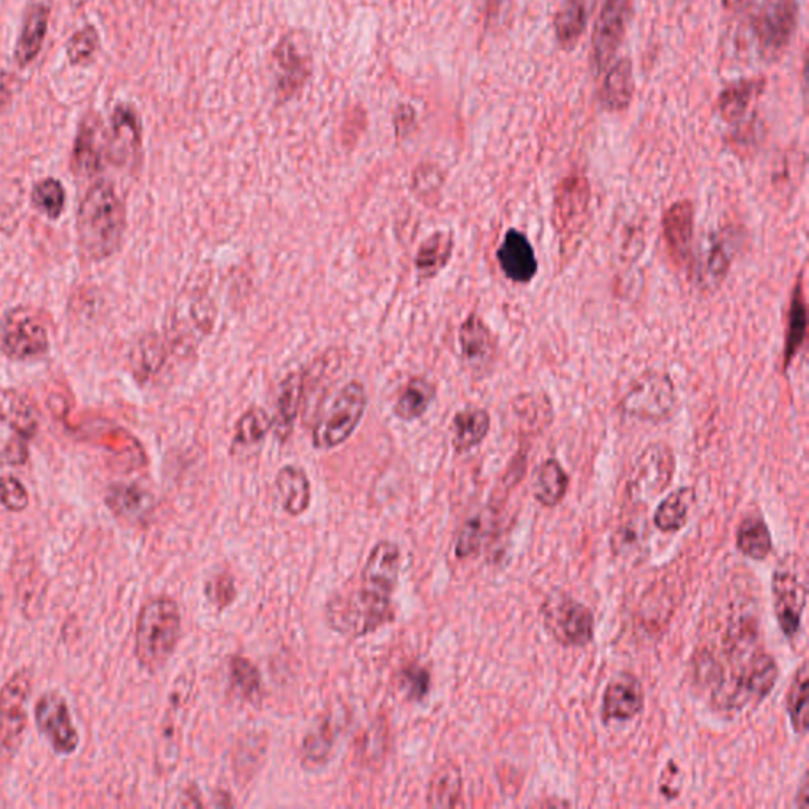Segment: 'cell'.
<instances>
[{"mask_svg":"<svg viewBox=\"0 0 809 809\" xmlns=\"http://www.w3.org/2000/svg\"><path fill=\"white\" fill-rule=\"evenodd\" d=\"M400 560L402 553L394 540H379L358 582H351L327 602V624L341 636L359 639L393 622Z\"/></svg>","mask_w":809,"mask_h":809,"instance_id":"1","label":"cell"},{"mask_svg":"<svg viewBox=\"0 0 809 809\" xmlns=\"http://www.w3.org/2000/svg\"><path fill=\"white\" fill-rule=\"evenodd\" d=\"M127 228V211L116 188L99 181L87 190L76 217V235L83 257L103 261L121 249Z\"/></svg>","mask_w":809,"mask_h":809,"instance_id":"2","label":"cell"},{"mask_svg":"<svg viewBox=\"0 0 809 809\" xmlns=\"http://www.w3.org/2000/svg\"><path fill=\"white\" fill-rule=\"evenodd\" d=\"M780 669L775 658L760 650L755 657L721 669L711 679V702L720 710L743 711L758 706L775 688Z\"/></svg>","mask_w":809,"mask_h":809,"instance_id":"3","label":"cell"},{"mask_svg":"<svg viewBox=\"0 0 809 809\" xmlns=\"http://www.w3.org/2000/svg\"><path fill=\"white\" fill-rule=\"evenodd\" d=\"M183 630L177 602L159 596L142 606L136 622L135 655L142 669L157 672L176 651Z\"/></svg>","mask_w":809,"mask_h":809,"instance_id":"4","label":"cell"},{"mask_svg":"<svg viewBox=\"0 0 809 809\" xmlns=\"http://www.w3.org/2000/svg\"><path fill=\"white\" fill-rule=\"evenodd\" d=\"M773 606L781 633L793 639L800 633L808 601L807 567L798 556L784 557L772 577Z\"/></svg>","mask_w":809,"mask_h":809,"instance_id":"5","label":"cell"},{"mask_svg":"<svg viewBox=\"0 0 809 809\" xmlns=\"http://www.w3.org/2000/svg\"><path fill=\"white\" fill-rule=\"evenodd\" d=\"M368 402V390L362 383L351 382L345 385L313 428V446L327 451L344 445L361 424Z\"/></svg>","mask_w":809,"mask_h":809,"instance_id":"6","label":"cell"},{"mask_svg":"<svg viewBox=\"0 0 809 809\" xmlns=\"http://www.w3.org/2000/svg\"><path fill=\"white\" fill-rule=\"evenodd\" d=\"M679 396L671 375L647 371L631 383L620 408L634 420L661 422L675 413Z\"/></svg>","mask_w":809,"mask_h":809,"instance_id":"7","label":"cell"},{"mask_svg":"<svg viewBox=\"0 0 809 809\" xmlns=\"http://www.w3.org/2000/svg\"><path fill=\"white\" fill-rule=\"evenodd\" d=\"M0 350L12 361L43 358L50 351V334L34 310L17 307L0 323Z\"/></svg>","mask_w":809,"mask_h":809,"instance_id":"8","label":"cell"},{"mask_svg":"<svg viewBox=\"0 0 809 809\" xmlns=\"http://www.w3.org/2000/svg\"><path fill=\"white\" fill-rule=\"evenodd\" d=\"M540 613L550 636L564 647H585L595 636L592 610L571 596L550 595Z\"/></svg>","mask_w":809,"mask_h":809,"instance_id":"9","label":"cell"},{"mask_svg":"<svg viewBox=\"0 0 809 809\" xmlns=\"http://www.w3.org/2000/svg\"><path fill=\"white\" fill-rule=\"evenodd\" d=\"M33 694V675L21 669L0 689V749L13 756L24 740L27 727V702Z\"/></svg>","mask_w":809,"mask_h":809,"instance_id":"10","label":"cell"},{"mask_svg":"<svg viewBox=\"0 0 809 809\" xmlns=\"http://www.w3.org/2000/svg\"><path fill=\"white\" fill-rule=\"evenodd\" d=\"M592 187L587 177L581 174L564 177L557 188L556 204H553V223L561 246L567 247L581 235L587 223L590 211Z\"/></svg>","mask_w":809,"mask_h":809,"instance_id":"11","label":"cell"},{"mask_svg":"<svg viewBox=\"0 0 809 809\" xmlns=\"http://www.w3.org/2000/svg\"><path fill=\"white\" fill-rule=\"evenodd\" d=\"M675 456L664 443H651L637 457L631 474L630 491L633 498L648 501L668 489L674 480Z\"/></svg>","mask_w":809,"mask_h":809,"instance_id":"12","label":"cell"},{"mask_svg":"<svg viewBox=\"0 0 809 809\" xmlns=\"http://www.w3.org/2000/svg\"><path fill=\"white\" fill-rule=\"evenodd\" d=\"M797 23V0H766L752 24L760 50L772 58L781 54L793 40Z\"/></svg>","mask_w":809,"mask_h":809,"instance_id":"13","label":"cell"},{"mask_svg":"<svg viewBox=\"0 0 809 809\" xmlns=\"http://www.w3.org/2000/svg\"><path fill=\"white\" fill-rule=\"evenodd\" d=\"M38 731L50 742L58 755H73L79 745L78 729L72 720L67 700L61 694L45 693L35 706Z\"/></svg>","mask_w":809,"mask_h":809,"instance_id":"14","label":"cell"},{"mask_svg":"<svg viewBox=\"0 0 809 809\" xmlns=\"http://www.w3.org/2000/svg\"><path fill=\"white\" fill-rule=\"evenodd\" d=\"M633 17V0H605L595 34H593V61L598 69L610 64Z\"/></svg>","mask_w":809,"mask_h":809,"instance_id":"15","label":"cell"},{"mask_svg":"<svg viewBox=\"0 0 809 809\" xmlns=\"http://www.w3.org/2000/svg\"><path fill=\"white\" fill-rule=\"evenodd\" d=\"M501 271L514 284H530L538 272V260L528 237L519 229L506 232L497 250Z\"/></svg>","mask_w":809,"mask_h":809,"instance_id":"16","label":"cell"},{"mask_svg":"<svg viewBox=\"0 0 809 809\" xmlns=\"http://www.w3.org/2000/svg\"><path fill=\"white\" fill-rule=\"evenodd\" d=\"M662 233L669 257L676 266H685L692 254L694 239V204L689 200L675 201L662 217Z\"/></svg>","mask_w":809,"mask_h":809,"instance_id":"17","label":"cell"},{"mask_svg":"<svg viewBox=\"0 0 809 809\" xmlns=\"http://www.w3.org/2000/svg\"><path fill=\"white\" fill-rule=\"evenodd\" d=\"M141 148V125L134 110L117 107L111 116V130L107 138V157L111 163L125 166L134 162Z\"/></svg>","mask_w":809,"mask_h":809,"instance_id":"18","label":"cell"},{"mask_svg":"<svg viewBox=\"0 0 809 809\" xmlns=\"http://www.w3.org/2000/svg\"><path fill=\"white\" fill-rule=\"evenodd\" d=\"M644 702L645 694L639 679L623 672L607 685L605 697H602V720H633L640 713Z\"/></svg>","mask_w":809,"mask_h":809,"instance_id":"19","label":"cell"},{"mask_svg":"<svg viewBox=\"0 0 809 809\" xmlns=\"http://www.w3.org/2000/svg\"><path fill=\"white\" fill-rule=\"evenodd\" d=\"M103 122L96 113H87L79 124L73 145L72 165L73 174L79 177H92L101 169V136H103Z\"/></svg>","mask_w":809,"mask_h":809,"instance_id":"20","label":"cell"},{"mask_svg":"<svg viewBox=\"0 0 809 809\" xmlns=\"http://www.w3.org/2000/svg\"><path fill=\"white\" fill-rule=\"evenodd\" d=\"M460 350L463 359L474 371H486L497 356V341L486 321L472 313L459 331Z\"/></svg>","mask_w":809,"mask_h":809,"instance_id":"21","label":"cell"},{"mask_svg":"<svg viewBox=\"0 0 809 809\" xmlns=\"http://www.w3.org/2000/svg\"><path fill=\"white\" fill-rule=\"evenodd\" d=\"M50 15V5L47 2L35 0L27 7L15 47V59L20 67L24 69L33 64L40 54L45 38H47Z\"/></svg>","mask_w":809,"mask_h":809,"instance_id":"22","label":"cell"},{"mask_svg":"<svg viewBox=\"0 0 809 809\" xmlns=\"http://www.w3.org/2000/svg\"><path fill=\"white\" fill-rule=\"evenodd\" d=\"M0 421L5 422L17 437L26 441L37 435V411L30 400L17 390L0 389Z\"/></svg>","mask_w":809,"mask_h":809,"instance_id":"23","label":"cell"},{"mask_svg":"<svg viewBox=\"0 0 809 809\" xmlns=\"http://www.w3.org/2000/svg\"><path fill=\"white\" fill-rule=\"evenodd\" d=\"M303 393L302 373H291L284 379L278 389L277 404H275V414L272 418V431L285 441L291 435L295 427L296 418L299 413Z\"/></svg>","mask_w":809,"mask_h":809,"instance_id":"24","label":"cell"},{"mask_svg":"<svg viewBox=\"0 0 809 809\" xmlns=\"http://www.w3.org/2000/svg\"><path fill=\"white\" fill-rule=\"evenodd\" d=\"M284 511L293 518L303 514L312 501V489L306 472L296 465H285L275 477Z\"/></svg>","mask_w":809,"mask_h":809,"instance_id":"25","label":"cell"},{"mask_svg":"<svg viewBox=\"0 0 809 809\" xmlns=\"http://www.w3.org/2000/svg\"><path fill=\"white\" fill-rule=\"evenodd\" d=\"M489 431V411L480 407L463 408L452 420V445L457 452L472 451L486 439Z\"/></svg>","mask_w":809,"mask_h":809,"instance_id":"26","label":"cell"},{"mask_svg":"<svg viewBox=\"0 0 809 809\" xmlns=\"http://www.w3.org/2000/svg\"><path fill=\"white\" fill-rule=\"evenodd\" d=\"M107 505L117 518L141 521L152 511L153 498L149 491L135 484H117L108 490Z\"/></svg>","mask_w":809,"mask_h":809,"instance_id":"27","label":"cell"},{"mask_svg":"<svg viewBox=\"0 0 809 809\" xmlns=\"http://www.w3.org/2000/svg\"><path fill=\"white\" fill-rule=\"evenodd\" d=\"M694 503L696 490L693 487H680L659 503L654 515L655 525L664 533L680 532L688 523Z\"/></svg>","mask_w":809,"mask_h":809,"instance_id":"28","label":"cell"},{"mask_svg":"<svg viewBox=\"0 0 809 809\" xmlns=\"http://www.w3.org/2000/svg\"><path fill=\"white\" fill-rule=\"evenodd\" d=\"M455 252V236L437 232L421 244L416 254V271L421 278H434L448 266Z\"/></svg>","mask_w":809,"mask_h":809,"instance_id":"29","label":"cell"},{"mask_svg":"<svg viewBox=\"0 0 809 809\" xmlns=\"http://www.w3.org/2000/svg\"><path fill=\"white\" fill-rule=\"evenodd\" d=\"M633 67L627 59L617 62L607 72L601 89V103L607 111H623L633 100Z\"/></svg>","mask_w":809,"mask_h":809,"instance_id":"30","label":"cell"},{"mask_svg":"<svg viewBox=\"0 0 809 809\" xmlns=\"http://www.w3.org/2000/svg\"><path fill=\"white\" fill-rule=\"evenodd\" d=\"M568 487H570V476L558 460L547 459L546 462L540 463L535 483H533V495L539 505L553 508L561 503V500L567 497Z\"/></svg>","mask_w":809,"mask_h":809,"instance_id":"31","label":"cell"},{"mask_svg":"<svg viewBox=\"0 0 809 809\" xmlns=\"http://www.w3.org/2000/svg\"><path fill=\"white\" fill-rule=\"evenodd\" d=\"M512 414L519 424L530 432L544 431L556 418L549 397L539 393H525L515 397L512 402Z\"/></svg>","mask_w":809,"mask_h":809,"instance_id":"32","label":"cell"},{"mask_svg":"<svg viewBox=\"0 0 809 809\" xmlns=\"http://www.w3.org/2000/svg\"><path fill=\"white\" fill-rule=\"evenodd\" d=\"M787 336L784 345L783 369L786 371L793 364L795 356L800 351L808 331V310L805 302L804 287L798 278L795 284L793 299H791L789 316H787Z\"/></svg>","mask_w":809,"mask_h":809,"instance_id":"33","label":"cell"},{"mask_svg":"<svg viewBox=\"0 0 809 809\" xmlns=\"http://www.w3.org/2000/svg\"><path fill=\"white\" fill-rule=\"evenodd\" d=\"M435 396H437V388L434 383L422 376H413L404 385L394 410L402 421L420 420L434 402Z\"/></svg>","mask_w":809,"mask_h":809,"instance_id":"34","label":"cell"},{"mask_svg":"<svg viewBox=\"0 0 809 809\" xmlns=\"http://www.w3.org/2000/svg\"><path fill=\"white\" fill-rule=\"evenodd\" d=\"M737 549L743 556L756 561L766 560L772 553V533L760 515L743 519L737 530Z\"/></svg>","mask_w":809,"mask_h":809,"instance_id":"35","label":"cell"},{"mask_svg":"<svg viewBox=\"0 0 809 809\" xmlns=\"http://www.w3.org/2000/svg\"><path fill=\"white\" fill-rule=\"evenodd\" d=\"M462 797V776L455 763L439 767L428 786L427 805L432 808H455Z\"/></svg>","mask_w":809,"mask_h":809,"instance_id":"36","label":"cell"},{"mask_svg":"<svg viewBox=\"0 0 809 809\" xmlns=\"http://www.w3.org/2000/svg\"><path fill=\"white\" fill-rule=\"evenodd\" d=\"M299 51L301 50H299V43L296 38L295 40H291V38L284 40L281 50H278L277 64L278 75H281L278 86H281V90L285 96L295 92L296 87L301 86V83L306 79V58Z\"/></svg>","mask_w":809,"mask_h":809,"instance_id":"37","label":"cell"},{"mask_svg":"<svg viewBox=\"0 0 809 809\" xmlns=\"http://www.w3.org/2000/svg\"><path fill=\"white\" fill-rule=\"evenodd\" d=\"M808 665L807 661H804L800 669L795 672L789 693H787V713H789L791 724H793L795 734L801 735V737L808 731Z\"/></svg>","mask_w":809,"mask_h":809,"instance_id":"38","label":"cell"},{"mask_svg":"<svg viewBox=\"0 0 809 809\" xmlns=\"http://www.w3.org/2000/svg\"><path fill=\"white\" fill-rule=\"evenodd\" d=\"M587 24L584 0H564L556 16V34L564 48L574 47Z\"/></svg>","mask_w":809,"mask_h":809,"instance_id":"39","label":"cell"},{"mask_svg":"<svg viewBox=\"0 0 809 809\" xmlns=\"http://www.w3.org/2000/svg\"><path fill=\"white\" fill-rule=\"evenodd\" d=\"M272 431V418L263 408H250L249 411L237 421L235 439L233 446L236 448H250L263 441L264 437Z\"/></svg>","mask_w":809,"mask_h":809,"instance_id":"40","label":"cell"},{"mask_svg":"<svg viewBox=\"0 0 809 809\" xmlns=\"http://www.w3.org/2000/svg\"><path fill=\"white\" fill-rule=\"evenodd\" d=\"M760 90L759 82H740L729 86L721 94L720 111L725 121H737L748 110L749 103L758 96Z\"/></svg>","mask_w":809,"mask_h":809,"instance_id":"41","label":"cell"},{"mask_svg":"<svg viewBox=\"0 0 809 809\" xmlns=\"http://www.w3.org/2000/svg\"><path fill=\"white\" fill-rule=\"evenodd\" d=\"M33 204L40 214L51 220L61 217L65 208V188L61 181L47 177L35 184L33 190Z\"/></svg>","mask_w":809,"mask_h":809,"instance_id":"42","label":"cell"},{"mask_svg":"<svg viewBox=\"0 0 809 809\" xmlns=\"http://www.w3.org/2000/svg\"><path fill=\"white\" fill-rule=\"evenodd\" d=\"M229 680L244 699L254 700L261 696V675L250 659L233 657L229 659Z\"/></svg>","mask_w":809,"mask_h":809,"instance_id":"43","label":"cell"},{"mask_svg":"<svg viewBox=\"0 0 809 809\" xmlns=\"http://www.w3.org/2000/svg\"><path fill=\"white\" fill-rule=\"evenodd\" d=\"M729 266H731V260L725 252L724 244L721 240L711 239L710 247L704 254L702 267H700V282L704 287L714 288L723 284Z\"/></svg>","mask_w":809,"mask_h":809,"instance_id":"44","label":"cell"},{"mask_svg":"<svg viewBox=\"0 0 809 809\" xmlns=\"http://www.w3.org/2000/svg\"><path fill=\"white\" fill-rule=\"evenodd\" d=\"M100 50V35L96 27L86 26L72 35L67 43V58L73 65H85Z\"/></svg>","mask_w":809,"mask_h":809,"instance_id":"45","label":"cell"},{"mask_svg":"<svg viewBox=\"0 0 809 809\" xmlns=\"http://www.w3.org/2000/svg\"><path fill=\"white\" fill-rule=\"evenodd\" d=\"M331 748H333V732L329 731L327 724H321L319 731L312 732L303 742V760L310 766L321 763L326 760Z\"/></svg>","mask_w":809,"mask_h":809,"instance_id":"46","label":"cell"},{"mask_svg":"<svg viewBox=\"0 0 809 809\" xmlns=\"http://www.w3.org/2000/svg\"><path fill=\"white\" fill-rule=\"evenodd\" d=\"M0 503L10 512H23L29 506V494L15 476L0 477Z\"/></svg>","mask_w":809,"mask_h":809,"instance_id":"47","label":"cell"},{"mask_svg":"<svg viewBox=\"0 0 809 809\" xmlns=\"http://www.w3.org/2000/svg\"><path fill=\"white\" fill-rule=\"evenodd\" d=\"M484 536V523L481 518L470 519L469 522L463 525L462 532H460L459 539L456 544V556L459 558H469L473 553L477 552V549L483 543Z\"/></svg>","mask_w":809,"mask_h":809,"instance_id":"48","label":"cell"},{"mask_svg":"<svg viewBox=\"0 0 809 809\" xmlns=\"http://www.w3.org/2000/svg\"><path fill=\"white\" fill-rule=\"evenodd\" d=\"M402 688L411 700H422L431 689V674L421 665H408L402 671Z\"/></svg>","mask_w":809,"mask_h":809,"instance_id":"49","label":"cell"},{"mask_svg":"<svg viewBox=\"0 0 809 809\" xmlns=\"http://www.w3.org/2000/svg\"><path fill=\"white\" fill-rule=\"evenodd\" d=\"M206 595L212 605L226 609L236 598V585L228 574H217L208 582Z\"/></svg>","mask_w":809,"mask_h":809,"instance_id":"50","label":"cell"},{"mask_svg":"<svg viewBox=\"0 0 809 809\" xmlns=\"http://www.w3.org/2000/svg\"><path fill=\"white\" fill-rule=\"evenodd\" d=\"M682 784H680V770L674 760H669L665 769L662 770L661 780H659V791L665 798L679 797Z\"/></svg>","mask_w":809,"mask_h":809,"instance_id":"51","label":"cell"},{"mask_svg":"<svg viewBox=\"0 0 809 809\" xmlns=\"http://www.w3.org/2000/svg\"><path fill=\"white\" fill-rule=\"evenodd\" d=\"M3 460L9 465H23L27 460L26 439L20 438L17 441L10 443L3 451Z\"/></svg>","mask_w":809,"mask_h":809,"instance_id":"52","label":"cell"},{"mask_svg":"<svg viewBox=\"0 0 809 809\" xmlns=\"http://www.w3.org/2000/svg\"><path fill=\"white\" fill-rule=\"evenodd\" d=\"M748 3L749 0H724V5L727 7V9L734 10V12L745 9Z\"/></svg>","mask_w":809,"mask_h":809,"instance_id":"53","label":"cell"},{"mask_svg":"<svg viewBox=\"0 0 809 809\" xmlns=\"http://www.w3.org/2000/svg\"><path fill=\"white\" fill-rule=\"evenodd\" d=\"M72 2L73 7H76V9H79V7L86 5L89 0H70Z\"/></svg>","mask_w":809,"mask_h":809,"instance_id":"54","label":"cell"},{"mask_svg":"<svg viewBox=\"0 0 809 809\" xmlns=\"http://www.w3.org/2000/svg\"><path fill=\"white\" fill-rule=\"evenodd\" d=\"M0 101H2V100H0Z\"/></svg>","mask_w":809,"mask_h":809,"instance_id":"55","label":"cell"}]
</instances>
